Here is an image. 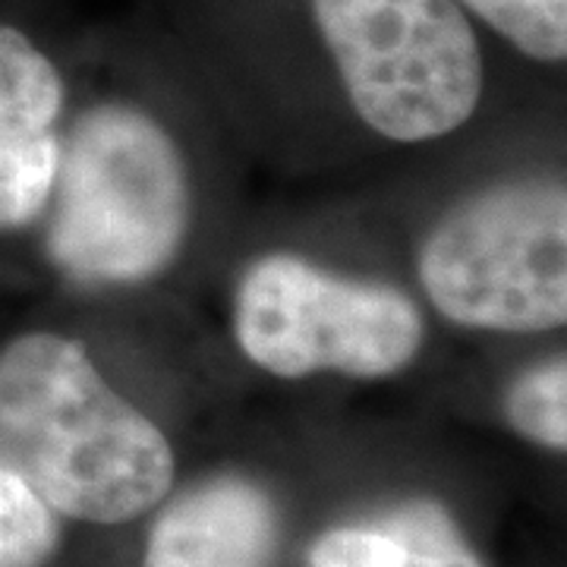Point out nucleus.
I'll list each match as a JSON object with an SVG mask.
<instances>
[{"instance_id":"6","label":"nucleus","mask_w":567,"mask_h":567,"mask_svg":"<svg viewBox=\"0 0 567 567\" xmlns=\"http://www.w3.org/2000/svg\"><path fill=\"white\" fill-rule=\"evenodd\" d=\"M278 498L244 473H215L158 505L142 567H278Z\"/></svg>"},{"instance_id":"2","label":"nucleus","mask_w":567,"mask_h":567,"mask_svg":"<svg viewBox=\"0 0 567 567\" xmlns=\"http://www.w3.org/2000/svg\"><path fill=\"white\" fill-rule=\"evenodd\" d=\"M48 252L80 284H142L181 256L193 196L177 142L133 104L85 111L63 140Z\"/></svg>"},{"instance_id":"9","label":"nucleus","mask_w":567,"mask_h":567,"mask_svg":"<svg viewBox=\"0 0 567 567\" xmlns=\"http://www.w3.org/2000/svg\"><path fill=\"white\" fill-rule=\"evenodd\" d=\"M61 539V517L0 464V567H48Z\"/></svg>"},{"instance_id":"10","label":"nucleus","mask_w":567,"mask_h":567,"mask_svg":"<svg viewBox=\"0 0 567 567\" xmlns=\"http://www.w3.org/2000/svg\"><path fill=\"white\" fill-rule=\"evenodd\" d=\"M505 416L517 435L548 451L565 454L567 447V365L565 357H551L527 369L507 388Z\"/></svg>"},{"instance_id":"11","label":"nucleus","mask_w":567,"mask_h":567,"mask_svg":"<svg viewBox=\"0 0 567 567\" xmlns=\"http://www.w3.org/2000/svg\"><path fill=\"white\" fill-rule=\"evenodd\" d=\"M461 3L533 61H565L567 0H461Z\"/></svg>"},{"instance_id":"1","label":"nucleus","mask_w":567,"mask_h":567,"mask_svg":"<svg viewBox=\"0 0 567 567\" xmlns=\"http://www.w3.org/2000/svg\"><path fill=\"white\" fill-rule=\"evenodd\" d=\"M0 464L58 517L121 527L174 492V447L58 331H29L0 350Z\"/></svg>"},{"instance_id":"8","label":"nucleus","mask_w":567,"mask_h":567,"mask_svg":"<svg viewBox=\"0 0 567 567\" xmlns=\"http://www.w3.org/2000/svg\"><path fill=\"white\" fill-rule=\"evenodd\" d=\"M309 567H486L439 505H406L382 524H344L316 536Z\"/></svg>"},{"instance_id":"3","label":"nucleus","mask_w":567,"mask_h":567,"mask_svg":"<svg viewBox=\"0 0 567 567\" xmlns=\"http://www.w3.org/2000/svg\"><path fill=\"white\" fill-rule=\"evenodd\" d=\"M420 281L464 328L551 331L567 319V193L555 181H511L466 196L429 230Z\"/></svg>"},{"instance_id":"4","label":"nucleus","mask_w":567,"mask_h":567,"mask_svg":"<svg viewBox=\"0 0 567 567\" xmlns=\"http://www.w3.org/2000/svg\"><path fill=\"white\" fill-rule=\"evenodd\" d=\"M360 121L394 142L442 140L483 99V54L457 0H312Z\"/></svg>"},{"instance_id":"5","label":"nucleus","mask_w":567,"mask_h":567,"mask_svg":"<svg viewBox=\"0 0 567 567\" xmlns=\"http://www.w3.org/2000/svg\"><path fill=\"white\" fill-rule=\"evenodd\" d=\"M234 331L249 363L278 379H385L413 363L425 338L423 312L404 290L344 278L290 252L246 268Z\"/></svg>"},{"instance_id":"7","label":"nucleus","mask_w":567,"mask_h":567,"mask_svg":"<svg viewBox=\"0 0 567 567\" xmlns=\"http://www.w3.org/2000/svg\"><path fill=\"white\" fill-rule=\"evenodd\" d=\"M61 111L58 66L25 32L0 22V230H20L51 203Z\"/></svg>"}]
</instances>
